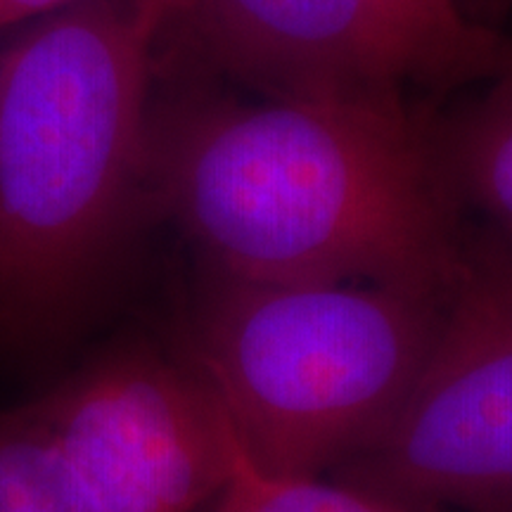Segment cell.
<instances>
[{
	"label": "cell",
	"instance_id": "cell-1",
	"mask_svg": "<svg viewBox=\"0 0 512 512\" xmlns=\"http://www.w3.org/2000/svg\"><path fill=\"white\" fill-rule=\"evenodd\" d=\"M147 192L245 280L446 299L467 247L434 126L401 93L152 105Z\"/></svg>",
	"mask_w": 512,
	"mask_h": 512
},
{
	"label": "cell",
	"instance_id": "cell-2",
	"mask_svg": "<svg viewBox=\"0 0 512 512\" xmlns=\"http://www.w3.org/2000/svg\"><path fill=\"white\" fill-rule=\"evenodd\" d=\"M171 19L162 0H83L0 53L3 347L60 342L150 200L152 74Z\"/></svg>",
	"mask_w": 512,
	"mask_h": 512
},
{
	"label": "cell",
	"instance_id": "cell-3",
	"mask_svg": "<svg viewBox=\"0 0 512 512\" xmlns=\"http://www.w3.org/2000/svg\"><path fill=\"white\" fill-rule=\"evenodd\" d=\"M444 302L401 287L211 271L188 363L256 470L318 479L392 427L437 342Z\"/></svg>",
	"mask_w": 512,
	"mask_h": 512
},
{
	"label": "cell",
	"instance_id": "cell-4",
	"mask_svg": "<svg viewBox=\"0 0 512 512\" xmlns=\"http://www.w3.org/2000/svg\"><path fill=\"white\" fill-rule=\"evenodd\" d=\"M337 472L415 512H512V245L465 247L411 396Z\"/></svg>",
	"mask_w": 512,
	"mask_h": 512
},
{
	"label": "cell",
	"instance_id": "cell-5",
	"mask_svg": "<svg viewBox=\"0 0 512 512\" xmlns=\"http://www.w3.org/2000/svg\"><path fill=\"white\" fill-rule=\"evenodd\" d=\"M27 406L105 512H195L240 458L202 375L147 344L105 351Z\"/></svg>",
	"mask_w": 512,
	"mask_h": 512
},
{
	"label": "cell",
	"instance_id": "cell-6",
	"mask_svg": "<svg viewBox=\"0 0 512 512\" xmlns=\"http://www.w3.org/2000/svg\"><path fill=\"white\" fill-rule=\"evenodd\" d=\"M171 24H183L216 67L271 98L380 95L430 83L384 0H185Z\"/></svg>",
	"mask_w": 512,
	"mask_h": 512
},
{
	"label": "cell",
	"instance_id": "cell-7",
	"mask_svg": "<svg viewBox=\"0 0 512 512\" xmlns=\"http://www.w3.org/2000/svg\"><path fill=\"white\" fill-rule=\"evenodd\" d=\"M458 202H472L512 233V64L489 93L434 126Z\"/></svg>",
	"mask_w": 512,
	"mask_h": 512
},
{
	"label": "cell",
	"instance_id": "cell-8",
	"mask_svg": "<svg viewBox=\"0 0 512 512\" xmlns=\"http://www.w3.org/2000/svg\"><path fill=\"white\" fill-rule=\"evenodd\" d=\"M0 512H105L29 406L0 408Z\"/></svg>",
	"mask_w": 512,
	"mask_h": 512
},
{
	"label": "cell",
	"instance_id": "cell-9",
	"mask_svg": "<svg viewBox=\"0 0 512 512\" xmlns=\"http://www.w3.org/2000/svg\"><path fill=\"white\" fill-rule=\"evenodd\" d=\"M411 36L432 86L496 76L512 64V46L465 19L456 0H384Z\"/></svg>",
	"mask_w": 512,
	"mask_h": 512
},
{
	"label": "cell",
	"instance_id": "cell-10",
	"mask_svg": "<svg viewBox=\"0 0 512 512\" xmlns=\"http://www.w3.org/2000/svg\"><path fill=\"white\" fill-rule=\"evenodd\" d=\"M214 512H415L356 486L256 470L240 448L233 477L216 496Z\"/></svg>",
	"mask_w": 512,
	"mask_h": 512
},
{
	"label": "cell",
	"instance_id": "cell-11",
	"mask_svg": "<svg viewBox=\"0 0 512 512\" xmlns=\"http://www.w3.org/2000/svg\"><path fill=\"white\" fill-rule=\"evenodd\" d=\"M83 0H0V29L15 27V24L22 22H36V19L53 15V12H60L64 8H72V5H79ZM162 3L169 5L174 10V19L178 12L183 10L185 0H162ZM171 19V22H174Z\"/></svg>",
	"mask_w": 512,
	"mask_h": 512
}]
</instances>
